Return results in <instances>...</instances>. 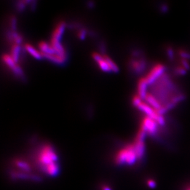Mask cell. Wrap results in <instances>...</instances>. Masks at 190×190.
Listing matches in <instances>:
<instances>
[{
	"label": "cell",
	"instance_id": "obj_24",
	"mask_svg": "<svg viewBox=\"0 0 190 190\" xmlns=\"http://www.w3.org/2000/svg\"><path fill=\"white\" fill-rule=\"evenodd\" d=\"M11 27L12 28V29H13V30H14L15 28H16V18L14 17H12L11 18Z\"/></svg>",
	"mask_w": 190,
	"mask_h": 190
},
{
	"label": "cell",
	"instance_id": "obj_2",
	"mask_svg": "<svg viewBox=\"0 0 190 190\" xmlns=\"http://www.w3.org/2000/svg\"><path fill=\"white\" fill-rule=\"evenodd\" d=\"M138 161V155L134 144L121 148L114 158V161L118 165H132Z\"/></svg>",
	"mask_w": 190,
	"mask_h": 190
},
{
	"label": "cell",
	"instance_id": "obj_11",
	"mask_svg": "<svg viewBox=\"0 0 190 190\" xmlns=\"http://www.w3.org/2000/svg\"><path fill=\"white\" fill-rule=\"evenodd\" d=\"M24 48L34 58H35L37 59H42V56L41 54V52H38L37 49H35L30 44H25L24 45Z\"/></svg>",
	"mask_w": 190,
	"mask_h": 190
},
{
	"label": "cell",
	"instance_id": "obj_9",
	"mask_svg": "<svg viewBox=\"0 0 190 190\" xmlns=\"http://www.w3.org/2000/svg\"><path fill=\"white\" fill-rule=\"evenodd\" d=\"M42 55V57L49 60L50 61L57 64H62L65 62L66 58L62 57L57 54H42L41 53Z\"/></svg>",
	"mask_w": 190,
	"mask_h": 190
},
{
	"label": "cell",
	"instance_id": "obj_5",
	"mask_svg": "<svg viewBox=\"0 0 190 190\" xmlns=\"http://www.w3.org/2000/svg\"><path fill=\"white\" fill-rule=\"evenodd\" d=\"M65 26V22L61 21L60 22L56 27L54 30L53 31V32L52 33V36H51L50 44L52 46H54L61 44L60 39L63 33Z\"/></svg>",
	"mask_w": 190,
	"mask_h": 190
},
{
	"label": "cell",
	"instance_id": "obj_15",
	"mask_svg": "<svg viewBox=\"0 0 190 190\" xmlns=\"http://www.w3.org/2000/svg\"><path fill=\"white\" fill-rule=\"evenodd\" d=\"M97 63H98L99 67L100 68V69H102L103 71H106V72L111 71L110 66H108V63H106V62L104 60V57L102 60H100L99 62H98Z\"/></svg>",
	"mask_w": 190,
	"mask_h": 190
},
{
	"label": "cell",
	"instance_id": "obj_26",
	"mask_svg": "<svg viewBox=\"0 0 190 190\" xmlns=\"http://www.w3.org/2000/svg\"><path fill=\"white\" fill-rule=\"evenodd\" d=\"M103 190H111V189H110L108 187L104 186V187H103Z\"/></svg>",
	"mask_w": 190,
	"mask_h": 190
},
{
	"label": "cell",
	"instance_id": "obj_12",
	"mask_svg": "<svg viewBox=\"0 0 190 190\" xmlns=\"http://www.w3.org/2000/svg\"><path fill=\"white\" fill-rule=\"evenodd\" d=\"M20 52V46L17 44H13L11 46V57L12 58L14 61L16 63L19 59Z\"/></svg>",
	"mask_w": 190,
	"mask_h": 190
},
{
	"label": "cell",
	"instance_id": "obj_6",
	"mask_svg": "<svg viewBox=\"0 0 190 190\" xmlns=\"http://www.w3.org/2000/svg\"><path fill=\"white\" fill-rule=\"evenodd\" d=\"M148 85L145 77L139 80L137 85V95L143 100L148 94Z\"/></svg>",
	"mask_w": 190,
	"mask_h": 190
},
{
	"label": "cell",
	"instance_id": "obj_7",
	"mask_svg": "<svg viewBox=\"0 0 190 190\" xmlns=\"http://www.w3.org/2000/svg\"><path fill=\"white\" fill-rule=\"evenodd\" d=\"M130 65L134 71L137 73H142L146 67V62L143 59H134L130 62Z\"/></svg>",
	"mask_w": 190,
	"mask_h": 190
},
{
	"label": "cell",
	"instance_id": "obj_18",
	"mask_svg": "<svg viewBox=\"0 0 190 190\" xmlns=\"http://www.w3.org/2000/svg\"><path fill=\"white\" fill-rule=\"evenodd\" d=\"M180 65L182 66L184 68H185L187 70H189L190 68V65L188 60L181 59L180 60Z\"/></svg>",
	"mask_w": 190,
	"mask_h": 190
},
{
	"label": "cell",
	"instance_id": "obj_1",
	"mask_svg": "<svg viewBox=\"0 0 190 190\" xmlns=\"http://www.w3.org/2000/svg\"><path fill=\"white\" fill-rule=\"evenodd\" d=\"M36 162L41 171L48 177H57L60 172L57 153L49 144H45L39 148L36 154Z\"/></svg>",
	"mask_w": 190,
	"mask_h": 190
},
{
	"label": "cell",
	"instance_id": "obj_14",
	"mask_svg": "<svg viewBox=\"0 0 190 190\" xmlns=\"http://www.w3.org/2000/svg\"><path fill=\"white\" fill-rule=\"evenodd\" d=\"M103 57L104 59V60L106 62V63H108V66H110V69L111 71H114V72H118L119 69H118V67L117 66V65L115 64V63L105 54H104L103 56Z\"/></svg>",
	"mask_w": 190,
	"mask_h": 190
},
{
	"label": "cell",
	"instance_id": "obj_19",
	"mask_svg": "<svg viewBox=\"0 0 190 190\" xmlns=\"http://www.w3.org/2000/svg\"><path fill=\"white\" fill-rule=\"evenodd\" d=\"M142 101V99L138 95H135L132 99L133 105L136 107L141 103Z\"/></svg>",
	"mask_w": 190,
	"mask_h": 190
},
{
	"label": "cell",
	"instance_id": "obj_3",
	"mask_svg": "<svg viewBox=\"0 0 190 190\" xmlns=\"http://www.w3.org/2000/svg\"><path fill=\"white\" fill-rule=\"evenodd\" d=\"M166 66L162 63L155 64L149 70L148 74L145 76L149 85L155 83L164 73Z\"/></svg>",
	"mask_w": 190,
	"mask_h": 190
},
{
	"label": "cell",
	"instance_id": "obj_23",
	"mask_svg": "<svg viewBox=\"0 0 190 190\" xmlns=\"http://www.w3.org/2000/svg\"><path fill=\"white\" fill-rule=\"evenodd\" d=\"M147 185H148V187L154 188V187H156V182L154 180L149 179L147 181Z\"/></svg>",
	"mask_w": 190,
	"mask_h": 190
},
{
	"label": "cell",
	"instance_id": "obj_17",
	"mask_svg": "<svg viewBox=\"0 0 190 190\" xmlns=\"http://www.w3.org/2000/svg\"><path fill=\"white\" fill-rule=\"evenodd\" d=\"M187 70L181 65L178 66L175 69V74H177L178 75H181V76L187 73Z\"/></svg>",
	"mask_w": 190,
	"mask_h": 190
},
{
	"label": "cell",
	"instance_id": "obj_20",
	"mask_svg": "<svg viewBox=\"0 0 190 190\" xmlns=\"http://www.w3.org/2000/svg\"><path fill=\"white\" fill-rule=\"evenodd\" d=\"M166 54L168 55V57L170 59H173L174 57V51L173 49L171 47H168L166 49Z\"/></svg>",
	"mask_w": 190,
	"mask_h": 190
},
{
	"label": "cell",
	"instance_id": "obj_8",
	"mask_svg": "<svg viewBox=\"0 0 190 190\" xmlns=\"http://www.w3.org/2000/svg\"><path fill=\"white\" fill-rule=\"evenodd\" d=\"M14 164L16 168L20 169V170L23 173H28L32 171V168L30 164L25 161L22 159H17L14 161Z\"/></svg>",
	"mask_w": 190,
	"mask_h": 190
},
{
	"label": "cell",
	"instance_id": "obj_13",
	"mask_svg": "<svg viewBox=\"0 0 190 190\" xmlns=\"http://www.w3.org/2000/svg\"><path fill=\"white\" fill-rule=\"evenodd\" d=\"M2 60L10 69H12L16 65V63L14 61L12 58L11 57L10 55L4 54L2 56Z\"/></svg>",
	"mask_w": 190,
	"mask_h": 190
},
{
	"label": "cell",
	"instance_id": "obj_10",
	"mask_svg": "<svg viewBox=\"0 0 190 190\" xmlns=\"http://www.w3.org/2000/svg\"><path fill=\"white\" fill-rule=\"evenodd\" d=\"M38 47L41 51V53L47 54H56L55 50L51 46V44H47L44 41H41L39 43Z\"/></svg>",
	"mask_w": 190,
	"mask_h": 190
},
{
	"label": "cell",
	"instance_id": "obj_16",
	"mask_svg": "<svg viewBox=\"0 0 190 190\" xmlns=\"http://www.w3.org/2000/svg\"><path fill=\"white\" fill-rule=\"evenodd\" d=\"M178 55L180 56L181 59H187V60H189L190 59V52L184 50V49H180L178 50Z\"/></svg>",
	"mask_w": 190,
	"mask_h": 190
},
{
	"label": "cell",
	"instance_id": "obj_25",
	"mask_svg": "<svg viewBox=\"0 0 190 190\" xmlns=\"http://www.w3.org/2000/svg\"><path fill=\"white\" fill-rule=\"evenodd\" d=\"M85 30H81L79 33H78V35H79V37L80 39H83L84 37H85Z\"/></svg>",
	"mask_w": 190,
	"mask_h": 190
},
{
	"label": "cell",
	"instance_id": "obj_22",
	"mask_svg": "<svg viewBox=\"0 0 190 190\" xmlns=\"http://www.w3.org/2000/svg\"><path fill=\"white\" fill-rule=\"evenodd\" d=\"M26 2V1H19L17 5V9L21 11L22 10H23L25 7V3Z\"/></svg>",
	"mask_w": 190,
	"mask_h": 190
},
{
	"label": "cell",
	"instance_id": "obj_4",
	"mask_svg": "<svg viewBox=\"0 0 190 190\" xmlns=\"http://www.w3.org/2000/svg\"><path fill=\"white\" fill-rule=\"evenodd\" d=\"M159 126H160L154 119L145 116L144 118H143L140 127H142L147 134L154 135L158 132Z\"/></svg>",
	"mask_w": 190,
	"mask_h": 190
},
{
	"label": "cell",
	"instance_id": "obj_21",
	"mask_svg": "<svg viewBox=\"0 0 190 190\" xmlns=\"http://www.w3.org/2000/svg\"><path fill=\"white\" fill-rule=\"evenodd\" d=\"M93 59H94V61L96 62H99L100 60H102L103 59V56H101L99 54L97 53V52H94L92 55Z\"/></svg>",
	"mask_w": 190,
	"mask_h": 190
}]
</instances>
